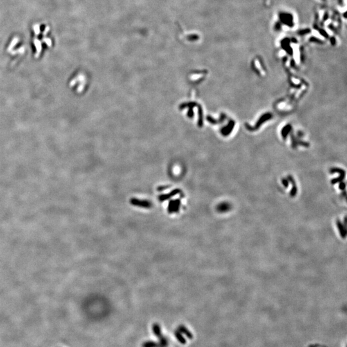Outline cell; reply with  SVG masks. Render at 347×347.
<instances>
[{
    "label": "cell",
    "mask_w": 347,
    "mask_h": 347,
    "mask_svg": "<svg viewBox=\"0 0 347 347\" xmlns=\"http://www.w3.org/2000/svg\"><path fill=\"white\" fill-rule=\"evenodd\" d=\"M183 335H185L186 336L188 337V338L190 339H192L193 338L192 334H191L190 332L188 330L185 326H179L175 332V336L176 337L177 339L180 343L185 344L187 341H186L185 339L184 338V337H183Z\"/></svg>",
    "instance_id": "6da1fadb"
},
{
    "label": "cell",
    "mask_w": 347,
    "mask_h": 347,
    "mask_svg": "<svg viewBox=\"0 0 347 347\" xmlns=\"http://www.w3.org/2000/svg\"><path fill=\"white\" fill-rule=\"evenodd\" d=\"M153 331L155 335L158 337L159 341L162 347H167L168 345V340L162 334L161 328L158 324L155 323L153 326Z\"/></svg>",
    "instance_id": "7a4b0ae2"
},
{
    "label": "cell",
    "mask_w": 347,
    "mask_h": 347,
    "mask_svg": "<svg viewBox=\"0 0 347 347\" xmlns=\"http://www.w3.org/2000/svg\"><path fill=\"white\" fill-rule=\"evenodd\" d=\"M130 203L135 207L143 208H150L152 207V203L147 200H140L138 199L133 198L130 199Z\"/></svg>",
    "instance_id": "3957f363"
},
{
    "label": "cell",
    "mask_w": 347,
    "mask_h": 347,
    "mask_svg": "<svg viewBox=\"0 0 347 347\" xmlns=\"http://www.w3.org/2000/svg\"><path fill=\"white\" fill-rule=\"evenodd\" d=\"M181 201L179 199L170 201L168 207V212L169 213H174L179 212L180 208Z\"/></svg>",
    "instance_id": "277c9868"
},
{
    "label": "cell",
    "mask_w": 347,
    "mask_h": 347,
    "mask_svg": "<svg viewBox=\"0 0 347 347\" xmlns=\"http://www.w3.org/2000/svg\"><path fill=\"white\" fill-rule=\"evenodd\" d=\"M180 192L179 190H173L172 192H171L170 193H168V194H165V195H161L159 197V199L160 201H163L166 199H169L170 197H172L175 194H177Z\"/></svg>",
    "instance_id": "5b68a950"
},
{
    "label": "cell",
    "mask_w": 347,
    "mask_h": 347,
    "mask_svg": "<svg viewBox=\"0 0 347 347\" xmlns=\"http://www.w3.org/2000/svg\"><path fill=\"white\" fill-rule=\"evenodd\" d=\"M309 347H325V346H322V345H319V344H316V345H312Z\"/></svg>",
    "instance_id": "8992f818"
}]
</instances>
